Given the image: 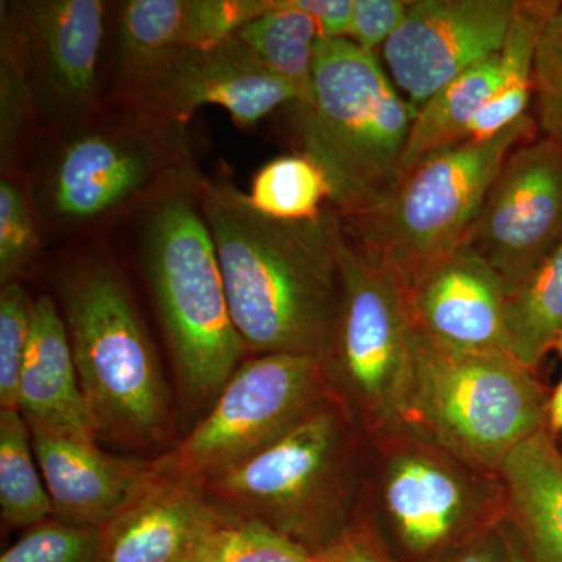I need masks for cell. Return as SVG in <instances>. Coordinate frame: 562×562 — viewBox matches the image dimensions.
Masks as SVG:
<instances>
[{"label":"cell","instance_id":"6da1fadb","mask_svg":"<svg viewBox=\"0 0 562 562\" xmlns=\"http://www.w3.org/2000/svg\"><path fill=\"white\" fill-rule=\"evenodd\" d=\"M199 202L247 353L324 360L342 297L338 213L327 206L314 220L277 221L251 209L231 184L206 180Z\"/></svg>","mask_w":562,"mask_h":562},{"label":"cell","instance_id":"7a4b0ae2","mask_svg":"<svg viewBox=\"0 0 562 562\" xmlns=\"http://www.w3.org/2000/svg\"><path fill=\"white\" fill-rule=\"evenodd\" d=\"M369 441L328 395L283 438L203 483L232 517L257 520L314 554L360 516Z\"/></svg>","mask_w":562,"mask_h":562},{"label":"cell","instance_id":"3957f363","mask_svg":"<svg viewBox=\"0 0 562 562\" xmlns=\"http://www.w3.org/2000/svg\"><path fill=\"white\" fill-rule=\"evenodd\" d=\"M297 106L303 154L319 165L341 220L382 206L401 181L417 110L395 90L372 52L347 38L319 36L313 102Z\"/></svg>","mask_w":562,"mask_h":562},{"label":"cell","instance_id":"277c9868","mask_svg":"<svg viewBox=\"0 0 562 562\" xmlns=\"http://www.w3.org/2000/svg\"><path fill=\"white\" fill-rule=\"evenodd\" d=\"M57 133L36 173L35 205L60 231L94 227L203 181L183 125L131 106Z\"/></svg>","mask_w":562,"mask_h":562},{"label":"cell","instance_id":"5b68a950","mask_svg":"<svg viewBox=\"0 0 562 562\" xmlns=\"http://www.w3.org/2000/svg\"><path fill=\"white\" fill-rule=\"evenodd\" d=\"M201 184L151 202L138 233L140 265L192 409L211 408L247 353L199 202Z\"/></svg>","mask_w":562,"mask_h":562},{"label":"cell","instance_id":"8992f818","mask_svg":"<svg viewBox=\"0 0 562 562\" xmlns=\"http://www.w3.org/2000/svg\"><path fill=\"white\" fill-rule=\"evenodd\" d=\"M61 316L98 438L150 447L169 428V391L149 331L121 272L85 257L60 280Z\"/></svg>","mask_w":562,"mask_h":562},{"label":"cell","instance_id":"52a82bcc","mask_svg":"<svg viewBox=\"0 0 562 562\" xmlns=\"http://www.w3.org/2000/svg\"><path fill=\"white\" fill-rule=\"evenodd\" d=\"M549 394L509 353L443 347L413 325L401 430L501 475L508 454L546 430Z\"/></svg>","mask_w":562,"mask_h":562},{"label":"cell","instance_id":"ba28073f","mask_svg":"<svg viewBox=\"0 0 562 562\" xmlns=\"http://www.w3.org/2000/svg\"><path fill=\"white\" fill-rule=\"evenodd\" d=\"M368 441L358 519L395 562H435L506 519L497 473L405 430Z\"/></svg>","mask_w":562,"mask_h":562},{"label":"cell","instance_id":"9c48e42d","mask_svg":"<svg viewBox=\"0 0 562 562\" xmlns=\"http://www.w3.org/2000/svg\"><path fill=\"white\" fill-rule=\"evenodd\" d=\"M530 114L490 139L464 140L414 166L390 199L362 216L341 220L342 231L406 288L468 239L484 199L509 155L535 139Z\"/></svg>","mask_w":562,"mask_h":562},{"label":"cell","instance_id":"30bf717a","mask_svg":"<svg viewBox=\"0 0 562 562\" xmlns=\"http://www.w3.org/2000/svg\"><path fill=\"white\" fill-rule=\"evenodd\" d=\"M342 297L330 347L322 360L331 397L362 435L401 430L412 369L413 319L402 281L362 254L341 232Z\"/></svg>","mask_w":562,"mask_h":562},{"label":"cell","instance_id":"8fae6325","mask_svg":"<svg viewBox=\"0 0 562 562\" xmlns=\"http://www.w3.org/2000/svg\"><path fill=\"white\" fill-rule=\"evenodd\" d=\"M328 395L319 358L251 357L190 435L151 460L154 471L205 483L279 441Z\"/></svg>","mask_w":562,"mask_h":562},{"label":"cell","instance_id":"7c38bea8","mask_svg":"<svg viewBox=\"0 0 562 562\" xmlns=\"http://www.w3.org/2000/svg\"><path fill=\"white\" fill-rule=\"evenodd\" d=\"M120 102L183 125L202 106H221L238 127H254L286 103H297L280 79L238 36L165 52L120 77Z\"/></svg>","mask_w":562,"mask_h":562},{"label":"cell","instance_id":"4fadbf2b","mask_svg":"<svg viewBox=\"0 0 562 562\" xmlns=\"http://www.w3.org/2000/svg\"><path fill=\"white\" fill-rule=\"evenodd\" d=\"M562 236V143L517 147L492 184L464 244L497 272L512 295Z\"/></svg>","mask_w":562,"mask_h":562},{"label":"cell","instance_id":"5bb4252c","mask_svg":"<svg viewBox=\"0 0 562 562\" xmlns=\"http://www.w3.org/2000/svg\"><path fill=\"white\" fill-rule=\"evenodd\" d=\"M517 0H416L384 44L392 79L419 110L472 66L498 54Z\"/></svg>","mask_w":562,"mask_h":562},{"label":"cell","instance_id":"9a60e30c","mask_svg":"<svg viewBox=\"0 0 562 562\" xmlns=\"http://www.w3.org/2000/svg\"><path fill=\"white\" fill-rule=\"evenodd\" d=\"M13 7L27 46L36 116L58 132L99 113L106 3L36 0Z\"/></svg>","mask_w":562,"mask_h":562},{"label":"cell","instance_id":"2e32d148","mask_svg":"<svg viewBox=\"0 0 562 562\" xmlns=\"http://www.w3.org/2000/svg\"><path fill=\"white\" fill-rule=\"evenodd\" d=\"M416 330L443 347L509 353L505 286L468 244L435 262L406 288Z\"/></svg>","mask_w":562,"mask_h":562},{"label":"cell","instance_id":"e0dca14e","mask_svg":"<svg viewBox=\"0 0 562 562\" xmlns=\"http://www.w3.org/2000/svg\"><path fill=\"white\" fill-rule=\"evenodd\" d=\"M228 514L203 483L154 471L131 502L102 528L101 562L199 560Z\"/></svg>","mask_w":562,"mask_h":562},{"label":"cell","instance_id":"ac0fdd59","mask_svg":"<svg viewBox=\"0 0 562 562\" xmlns=\"http://www.w3.org/2000/svg\"><path fill=\"white\" fill-rule=\"evenodd\" d=\"M36 464L54 519L77 527H105L146 483L151 461L103 452L95 441L31 428Z\"/></svg>","mask_w":562,"mask_h":562},{"label":"cell","instance_id":"d6986e66","mask_svg":"<svg viewBox=\"0 0 562 562\" xmlns=\"http://www.w3.org/2000/svg\"><path fill=\"white\" fill-rule=\"evenodd\" d=\"M276 0H128L116 18L120 77L181 47L231 38L273 9Z\"/></svg>","mask_w":562,"mask_h":562},{"label":"cell","instance_id":"ffe728a7","mask_svg":"<svg viewBox=\"0 0 562 562\" xmlns=\"http://www.w3.org/2000/svg\"><path fill=\"white\" fill-rule=\"evenodd\" d=\"M18 412L31 428L98 441L65 321L50 295H41L32 303L31 338L18 390Z\"/></svg>","mask_w":562,"mask_h":562},{"label":"cell","instance_id":"44dd1931","mask_svg":"<svg viewBox=\"0 0 562 562\" xmlns=\"http://www.w3.org/2000/svg\"><path fill=\"white\" fill-rule=\"evenodd\" d=\"M506 519L527 562H562V452L542 430L517 446L501 469Z\"/></svg>","mask_w":562,"mask_h":562},{"label":"cell","instance_id":"7402d4cb","mask_svg":"<svg viewBox=\"0 0 562 562\" xmlns=\"http://www.w3.org/2000/svg\"><path fill=\"white\" fill-rule=\"evenodd\" d=\"M561 3L558 0H517L512 24L498 52L501 79L497 91L469 125L464 140L490 139L528 116L535 95L539 40Z\"/></svg>","mask_w":562,"mask_h":562},{"label":"cell","instance_id":"603a6c76","mask_svg":"<svg viewBox=\"0 0 562 562\" xmlns=\"http://www.w3.org/2000/svg\"><path fill=\"white\" fill-rule=\"evenodd\" d=\"M501 58L492 55L461 74L417 110L401 166V179L435 151L464 143L465 132L498 88Z\"/></svg>","mask_w":562,"mask_h":562},{"label":"cell","instance_id":"cb8c5ba5","mask_svg":"<svg viewBox=\"0 0 562 562\" xmlns=\"http://www.w3.org/2000/svg\"><path fill=\"white\" fill-rule=\"evenodd\" d=\"M509 350L536 371L562 335V236L506 301Z\"/></svg>","mask_w":562,"mask_h":562},{"label":"cell","instance_id":"d4e9b609","mask_svg":"<svg viewBox=\"0 0 562 562\" xmlns=\"http://www.w3.org/2000/svg\"><path fill=\"white\" fill-rule=\"evenodd\" d=\"M251 54L290 83L299 95L295 105L313 102V66L319 29L291 0H276L273 9L235 33Z\"/></svg>","mask_w":562,"mask_h":562},{"label":"cell","instance_id":"484cf974","mask_svg":"<svg viewBox=\"0 0 562 562\" xmlns=\"http://www.w3.org/2000/svg\"><path fill=\"white\" fill-rule=\"evenodd\" d=\"M32 432L18 409H0V517L3 527L32 528L54 508L35 464Z\"/></svg>","mask_w":562,"mask_h":562},{"label":"cell","instance_id":"4316f807","mask_svg":"<svg viewBox=\"0 0 562 562\" xmlns=\"http://www.w3.org/2000/svg\"><path fill=\"white\" fill-rule=\"evenodd\" d=\"M246 201L262 216L277 221H308L331 201V187L313 158L303 151L266 162L251 180Z\"/></svg>","mask_w":562,"mask_h":562},{"label":"cell","instance_id":"83f0119b","mask_svg":"<svg viewBox=\"0 0 562 562\" xmlns=\"http://www.w3.org/2000/svg\"><path fill=\"white\" fill-rule=\"evenodd\" d=\"M2 44H0V157L10 177L20 160L32 116H36L35 92L24 32L14 7H2Z\"/></svg>","mask_w":562,"mask_h":562},{"label":"cell","instance_id":"f1b7e54d","mask_svg":"<svg viewBox=\"0 0 562 562\" xmlns=\"http://www.w3.org/2000/svg\"><path fill=\"white\" fill-rule=\"evenodd\" d=\"M201 562H317L316 554L257 520L228 516Z\"/></svg>","mask_w":562,"mask_h":562},{"label":"cell","instance_id":"f546056e","mask_svg":"<svg viewBox=\"0 0 562 562\" xmlns=\"http://www.w3.org/2000/svg\"><path fill=\"white\" fill-rule=\"evenodd\" d=\"M101 528L49 519L29 528L0 562H101Z\"/></svg>","mask_w":562,"mask_h":562},{"label":"cell","instance_id":"4dcf8cb0","mask_svg":"<svg viewBox=\"0 0 562 562\" xmlns=\"http://www.w3.org/2000/svg\"><path fill=\"white\" fill-rule=\"evenodd\" d=\"M32 198L11 177L0 181V281H18L38 250Z\"/></svg>","mask_w":562,"mask_h":562},{"label":"cell","instance_id":"1f68e13d","mask_svg":"<svg viewBox=\"0 0 562 562\" xmlns=\"http://www.w3.org/2000/svg\"><path fill=\"white\" fill-rule=\"evenodd\" d=\"M32 301L20 281L0 291V409H18V390L29 338Z\"/></svg>","mask_w":562,"mask_h":562},{"label":"cell","instance_id":"d6a6232c","mask_svg":"<svg viewBox=\"0 0 562 562\" xmlns=\"http://www.w3.org/2000/svg\"><path fill=\"white\" fill-rule=\"evenodd\" d=\"M535 95L543 135L562 138V3L539 40L535 61Z\"/></svg>","mask_w":562,"mask_h":562},{"label":"cell","instance_id":"836d02e7","mask_svg":"<svg viewBox=\"0 0 562 562\" xmlns=\"http://www.w3.org/2000/svg\"><path fill=\"white\" fill-rule=\"evenodd\" d=\"M409 5V0H353L347 40L375 54L401 27Z\"/></svg>","mask_w":562,"mask_h":562},{"label":"cell","instance_id":"e575fe53","mask_svg":"<svg viewBox=\"0 0 562 562\" xmlns=\"http://www.w3.org/2000/svg\"><path fill=\"white\" fill-rule=\"evenodd\" d=\"M316 557L317 562H395L372 528L361 519Z\"/></svg>","mask_w":562,"mask_h":562},{"label":"cell","instance_id":"d590c367","mask_svg":"<svg viewBox=\"0 0 562 562\" xmlns=\"http://www.w3.org/2000/svg\"><path fill=\"white\" fill-rule=\"evenodd\" d=\"M295 9L308 14L325 38H349L353 0H291Z\"/></svg>","mask_w":562,"mask_h":562},{"label":"cell","instance_id":"8d00e7d4","mask_svg":"<svg viewBox=\"0 0 562 562\" xmlns=\"http://www.w3.org/2000/svg\"><path fill=\"white\" fill-rule=\"evenodd\" d=\"M505 522V520H503ZM503 522L482 532L435 562H512L508 538Z\"/></svg>","mask_w":562,"mask_h":562},{"label":"cell","instance_id":"74e56055","mask_svg":"<svg viewBox=\"0 0 562 562\" xmlns=\"http://www.w3.org/2000/svg\"><path fill=\"white\" fill-rule=\"evenodd\" d=\"M546 430L553 438H560L562 435V379L558 386L554 387L552 394L549 395Z\"/></svg>","mask_w":562,"mask_h":562},{"label":"cell","instance_id":"f35d334b","mask_svg":"<svg viewBox=\"0 0 562 562\" xmlns=\"http://www.w3.org/2000/svg\"><path fill=\"white\" fill-rule=\"evenodd\" d=\"M503 527H505L506 538H508L509 558H512V562H527L525 561L522 549H520V543L517 541L516 532H514L508 519H505Z\"/></svg>","mask_w":562,"mask_h":562},{"label":"cell","instance_id":"ab89813d","mask_svg":"<svg viewBox=\"0 0 562 562\" xmlns=\"http://www.w3.org/2000/svg\"><path fill=\"white\" fill-rule=\"evenodd\" d=\"M554 350H557L562 358V335L560 336V339H558L557 344H554Z\"/></svg>","mask_w":562,"mask_h":562},{"label":"cell","instance_id":"60d3db41","mask_svg":"<svg viewBox=\"0 0 562 562\" xmlns=\"http://www.w3.org/2000/svg\"><path fill=\"white\" fill-rule=\"evenodd\" d=\"M554 439H557L558 447H560V450L562 452V435L560 436V438H554Z\"/></svg>","mask_w":562,"mask_h":562},{"label":"cell","instance_id":"b9f144b4","mask_svg":"<svg viewBox=\"0 0 562 562\" xmlns=\"http://www.w3.org/2000/svg\"><path fill=\"white\" fill-rule=\"evenodd\" d=\"M192 562H201V560H195V561H192Z\"/></svg>","mask_w":562,"mask_h":562},{"label":"cell","instance_id":"7bdbcfd3","mask_svg":"<svg viewBox=\"0 0 562 562\" xmlns=\"http://www.w3.org/2000/svg\"><path fill=\"white\" fill-rule=\"evenodd\" d=\"M560 140H561V143H562V138H561Z\"/></svg>","mask_w":562,"mask_h":562}]
</instances>
